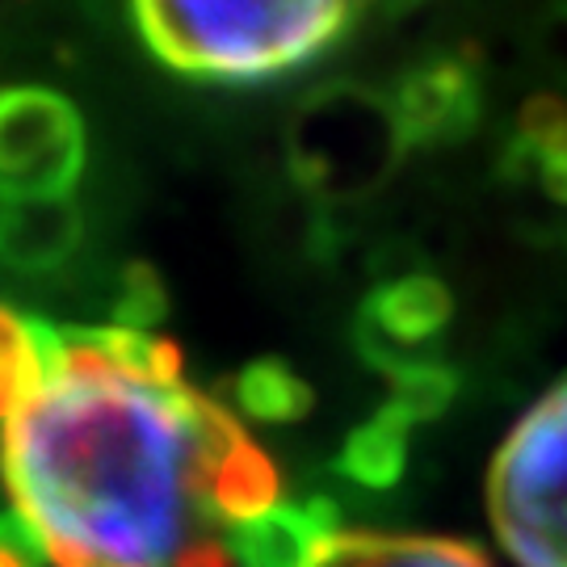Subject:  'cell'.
<instances>
[{
	"mask_svg": "<svg viewBox=\"0 0 567 567\" xmlns=\"http://www.w3.org/2000/svg\"><path fill=\"white\" fill-rule=\"evenodd\" d=\"M0 408L9 526L47 567H248L286 505L282 471L244 421L185 379L147 328H60Z\"/></svg>",
	"mask_w": 567,
	"mask_h": 567,
	"instance_id": "cell-1",
	"label": "cell"
},
{
	"mask_svg": "<svg viewBox=\"0 0 567 567\" xmlns=\"http://www.w3.org/2000/svg\"><path fill=\"white\" fill-rule=\"evenodd\" d=\"M147 51L198 81L252 84L324 55L353 21L349 0H131Z\"/></svg>",
	"mask_w": 567,
	"mask_h": 567,
	"instance_id": "cell-2",
	"label": "cell"
},
{
	"mask_svg": "<svg viewBox=\"0 0 567 567\" xmlns=\"http://www.w3.org/2000/svg\"><path fill=\"white\" fill-rule=\"evenodd\" d=\"M487 517L517 567H567V379L496 450Z\"/></svg>",
	"mask_w": 567,
	"mask_h": 567,
	"instance_id": "cell-3",
	"label": "cell"
},
{
	"mask_svg": "<svg viewBox=\"0 0 567 567\" xmlns=\"http://www.w3.org/2000/svg\"><path fill=\"white\" fill-rule=\"evenodd\" d=\"M404 131L391 102L365 84L316 89L290 122L286 161L295 182L324 206L374 194L404 156Z\"/></svg>",
	"mask_w": 567,
	"mask_h": 567,
	"instance_id": "cell-4",
	"label": "cell"
},
{
	"mask_svg": "<svg viewBox=\"0 0 567 567\" xmlns=\"http://www.w3.org/2000/svg\"><path fill=\"white\" fill-rule=\"evenodd\" d=\"M84 173V118L55 89H0V203L68 198Z\"/></svg>",
	"mask_w": 567,
	"mask_h": 567,
	"instance_id": "cell-5",
	"label": "cell"
},
{
	"mask_svg": "<svg viewBox=\"0 0 567 567\" xmlns=\"http://www.w3.org/2000/svg\"><path fill=\"white\" fill-rule=\"evenodd\" d=\"M395 122L404 131L408 147H433V143H463L475 135L484 118V84L475 51L433 55L400 76L391 97Z\"/></svg>",
	"mask_w": 567,
	"mask_h": 567,
	"instance_id": "cell-6",
	"label": "cell"
},
{
	"mask_svg": "<svg viewBox=\"0 0 567 567\" xmlns=\"http://www.w3.org/2000/svg\"><path fill=\"white\" fill-rule=\"evenodd\" d=\"M450 316H454V299L446 286L429 274H408L400 282L379 286L365 299V311L358 320V349L365 362L395 374L400 365H408L404 349L433 341L450 324Z\"/></svg>",
	"mask_w": 567,
	"mask_h": 567,
	"instance_id": "cell-7",
	"label": "cell"
},
{
	"mask_svg": "<svg viewBox=\"0 0 567 567\" xmlns=\"http://www.w3.org/2000/svg\"><path fill=\"white\" fill-rule=\"evenodd\" d=\"M303 567H492L480 547L437 534L391 529H328Z\"/></svg>",
	"mask_w": 567,
	"mask_h": 567,
	"instance_id": "cell-8",
	"label": "cell"
},
{
	"mask_svg": "<svg viewBox=\"0 0 567 567\" xmlns=\"http://www.w3.org/2000/svg\"><path fill=\"white\" fill-rule=\"evenodd\" d=\"M84 240V215L72 198L0 203V265L18 274H47L72 261Z\"/></svg>",
	"mask_w": 567,
	"mask_h": 567,
	"instance_id": "cell-9",
	"label": "cell"
},
{
	"mask_svg": "<svg viewBox=\"0 0 567 567\" xmlns=\"http://www.w3.org/2000/svg\"><path fill=\"white\" fill-rule=\"evenodd\" d=\"M408 429L395 412H379L374 421H365L362 429H353V437L344 442L341 466L365 487H386L400 480L408 458Z\"/></svg>",
	"mask_w": 567,
	"mask_h": 567,
	"instance_id": "cell-10",
	"label": "cell"
},
{
	"mask_svg": "<svg viewBox=\"0 0 567 567\" xmlns=\"http://www.w3.org/2000/svg\"><path fill=\"white\" fill-rule=\"evenodd\" d=\"M236 404L240 412L257 416V421H299L311 408V386L278 358H261V362L244 365L236 379Z\"/></svg>",
	"mask_w": 567,
	"mask_h": 567,
	"instance_id": "cell-11",
	"label": "cell"
},
{
	"mask_svg": "<svg viewBox=\"0 0 567 567\" xmlns=\"http://www.w3.org/2000/svg\"><path fill=\"white\" fill-rule=\"evenodd\" d=\"M454 391H458V374H454L450 365L408 362L391 374V400H386V412H395L404 425H416V421L437 416V412L454 400Z\"/></svg>",
	"mask_w": 567,
	"mask_h": 567,
	"instance_id": "cell-12",
	"label": "cell"
},
{
	"mask_svg": "<svg viewBox=\"0 0 567 567\" xmlns=\"http://www.w3.org/2000/svg\"><path fill=\"white\" fill-rule=\"evenodd\" d=\"M34 358H39L34 316H21V311L0 303V408L9 404L21 391V383L30 379Z\"/></svg>",
	"mask_w": 567,
	"mask_h": 567,
	"instance_id": "cell-13",
	"label": "cell"
},
{
	"mask_svg": "<svg viewBox=\"0 0 567 567\" xmlns=\"http://www.w3.org/2000/svg\"><path fill=\"white\" fill-rule=\"evenodd\" d=\"M164 295L161 274L147 261H131L122 269V290H118V324L126 328H152L156 320H164Z\"/></svg>",
	"mask_w": 567,
	"mask_h": 567,
	"instance_id": "cell-14",
	"label": "cell"
},
{
	"mask_svg": "<svg viewBox=\"0 0 567 567\" xmlns=\"http://www.w3.org/2000/svg\"><path fill=\"white\" fill-rule=\"evenodd\" d=\"M517 135L538 152H567V102L555 93H534L517 114Z\"/></svg>",
	"mask_w": 567,
	"mask_h": 567,
	"instance_id": "cell-15",
	"label": "cell"
},
{
	"mask_svg": "<svg viewBox=\"0 0 567 567\" xmlns=\"http://www.w3.org/2000/svg\"><path fill=\"white\" fill-rule=\"evenodd\" d=\"M543 55L567 76V4L559 13H550V21L543 25Z\"/></svg>",
	"mask_w": 567,
	"mask_h": 567,
	"instance_id": "cell-16",
	"label": "cell"
},
{
	"mask_svg": "<svg viewBox=\"0 0 567 567\" xmlns=\"http://www.w3.org/2000/svg\"><path fill=\"white\" fill-rule=\"evenodd\" d=\"M34 555L25 550V543L18 538V529L9 526V517L0 522V567H30Z\"/></svg>",
	"mask_w": 567,
	"mask_h": 567,
	"instance_id": "cell-17",
	"label": "cell"
}]
</instances>
